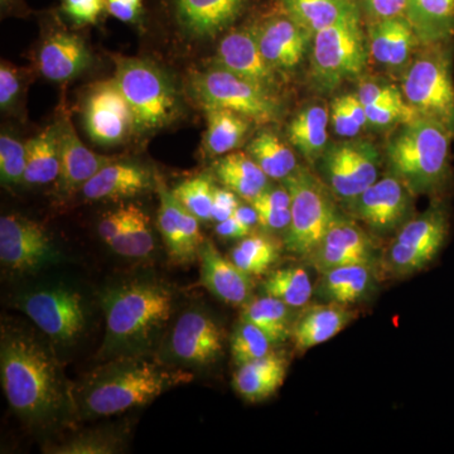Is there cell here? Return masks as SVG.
I'll return each mask as SVG.
<instances>
[{
    "mask_svg": "<svg viewBox=\"0 0 454 454\" xmlns=\"http://www.w3.org/2000/svg\"><path fill=\"white\" fill-rule=\"evenodd\" d=\"M0 378L8 404L31 426H50L71 409V389L55 354L31 331L3 325Z\"/></svg>",
    "mask_w": 454,
    "mask_h": 454,
    "instance_id": "1",
    "label": "cell"
},
{
    "mask_svg": "<svg viewBox=\"0 0 454 454\" xmlns=\"http://www.w3.org/2000/svg\"><path fill=\"white\" fill-rule=\"evenodd\" d=\"M192 379V373L149 360L146 354L113 358L71 389V409L82 419L113 417L149 404Z\"/></svg>",
    "mask_w": 454,
    "mask_h": 454,
    "instance_id": "2",
    "label": "cell"
},
{
    "mask_svg": "<svg viewBox=\"0 0 454 454\" xmlns=\"http://www.w3.org/2000/svg\"><path fill=\"white\" fill-rule=\"evenodd\" d=\"M106 336L98 358L145 355L169 321L175 295L162 282L136 279L114 286L101 298Z\"/></svg>",
    "mask_w": 454,
    "mask_h": 454,
    "instance_id": "3",
    "label": "cell"
},
{
    "mask_svg": "<svg viewBox=\"0 0 454 454\" xmlns=\"http://www.w3.org/2000/svg\"><path fill=\"white\" fill-rule=\"evenodd\" d=\"M454 134L441 122L418 115L397 125L385 145L389 173L414 196L441 197L452 186Z\"/></svg>",
    "mask_w": 454,
    "mask_h": 454,
    "instance_id": "4",
    "label": "cell"
},
{
    "mask_svg": "<svg viewBox=\"0 0 454 454\" xmlns=\"http://www.w3.org/2000/svg\"><path fill=\"white\" fill-rule=\"evenodd\" d=\"M454 43L420 46L406 66L402 91L418 115L434 119L454 134Z\"/></svg>",
    "mask_w": 454,
    "mask_h": 454,
    "instance_id": "5",
    "label": "cell"
},
{
    "mask_svg": "<svg viewBox=\"0 0 454 454\" xmlns=\"http://www.w3.org/2000/svg\"><path fill=\"white\" fill-rule=\"evenodd\" d=\"M115 79L133 113L136 133L167 127L179 114L178 92L163 70L139 57H114Z\"/></svg>",
    "mask_w": 454,
    "mask_h": 454,
    "instance_id": "6",
    "label": "cell"
},
{
    "mask_svg": "<svg viewBox=\"0 0 454 454\" xmlns=\"http://www.w3.org/2000/svg\"><path fill=\"white\" fill-rule=\"evenodd\" d=\"M366 38L357 2L333 26L317 32L310 49V73L316 88L333 92L357 79L367 65Z\"/></svg>",
    "mask_w": 454,
    "mask_h": 454,
    "instance_id": "7",
    "label": "cell"
},
{
    "mask_svg": "<svg viewBox=\"0 0 454 454\" xmlns=\"http://www.w3.org/2000/svg\"><path fill=\"white\" fill-rule=\"evenodd\" d=\"M282 182L292 199V220L284 236V247L289 253L307 259L340 212L330 188L306 167H298Z\"/></svg>",
    "mask_w": 454,
    "mask_h": 454,
    "instance_id": "8",
    "label": "cell"
},
{
    "mask_svg": "<svg viewBox=\"0 0 454 454\" xmlns=\"http://www.w3.org/2000/svg\"><path fill=\"white\" fill-rule=\"evenodd\" d=\"M450 208L438 197L426 211L400 227L384 255V265L395 277H408L429 267L446 245Z\"/></svg>",
    "mask_w": 454,
    "mask_h": 454,
    "instance_id": "9",
    "label": "cell"
},
{
    "mask_svg": "<svg viewBox=\"0 0 454 454\" xmlns=\"http://www.w3.org/2000/svg\"><path fill=\"white\" fill-rule=\"evenodd\" d=\"M192 89L205 109L231 110L255 124H269L279 121L283 115V106L276 92L216 66L197 73L192 79Z\"/></svg>",
    "mask_w": 454,
    "mask_h": 454,
    "instance_id": "10",
    "label": "cell"
},
{
    "mask_svg": "<svg viewBox=\"0 0 454 454\" xmlns=\"http://www.w3.org/2000/svg\"><path fill=\"white\" fill-rule=\"evenodd\" d=\"M17 307L55 345H74L88 327L83 297L68 286H37L23 292L17 297Z\"/></svg>",
    "mask_w": 454,
    "mask_h": 454,
    "instance_id": "11",
    "label": "cell"
},
{
    "mask_svg": "<svg viewBox=\"0 0 454 454\" xmlns=\"http://www.w3.org/2000/svg\"><path fill=\"white\" fill-rule=\"evenodd\" d=\"M380 153L367 139H345L328 145L319 158V173L334 199L348 203L375 184Z\"/></svg>",
    "mask_w": 454,
    "mask_h": 454,
    "instance_id": "12",
    "label": "cell"
},
{
    "mask_svg": "<svg viewBox=\"0 0 454 454\" xmlns=\"http://www.w3.org/2000/svg\"><path fill=\"white\" fill-rule=\"evenodd\" d=\"M61 259L50 235L40 223L22 215L0 219V262L13 273H35Z\"/></svg>",
    "mask_w": 454,
    "mask_h": 454,
    "instance_id": "13",
    "label": "cell"
},
{
    "mask_svg": "<svg viewBox=\"0 0 454 454\" xmlns=\"http://www.w3.org/2000/svg\"><path fill=\"white\" fill-rule=\"evenodd\" d=\"M225 333L207 312L200 309L184 310L178 317L167 340V356L172 364L206 367L223 356Z\"/></svg>",
    "mask_w": 454,
    "mask_h": 454,
    "instance_id": "14",
    "label": "cell"
},
{
    "mask_svg": "<svg viewBox=\"0 0 454 454\" xmlns=\"http://www.w3.org/2000/svg\"><path fill=\"white\" fill-rule=\"evenodd\" d=\"M82 119L90 139L107 148L136 134L133 113L114 77L90 88L83 98Z\"/></svg>",
    "mask_w": 454,
    "mask_h": 454,
    "instance_id": "15",
    "label": "cell"
},
{
    "mask_svg": "<svg viewBox=\"0 0 454 454\" xmlns=\"http://www.w3.org/2000/svg\"><path fill=\"white\" fill-rule=\"evenodd\" d=\"M414 197L399 178L389 173L346 205L352 217L372 231L389 234L413 217Z\"/></svg>",
    "mask_w": 454,
    "mask_h": 454,
    "instance_id": "16",
    "label": "cell"
},
{
    "mask_svg": "<svg viewBox=\"0 0 454 454\" xmlns=\"http://www.w3.org/2000/svg\"><path fill=\"white\" fill-rule=\"evenodd\" d=\"M252 26L262 55L278 74L292 73L300 67L312 49L315 35L279 8Z\"/></svg>",
    "mask_w": 454,
    "mask_h": 454,
    "instance_id": "17",
    "label": "cell"
},
{
    "mask_svg": "<svg viewBox=\"0 0 454 454\" xmlns=\"http://www.w3.org/2000/svg\"><path fill=\"white\" fill-rule=\"evenodd\" d=\"M253 0H162L173 23L188 37L207 40L231 28Z\"/></svg>",
    "mask_w": 454,
    "mask_h": 454,
    "instance_id": "18",
    "label": "cell"
},
{
    "mask_svg": "<svg viewBox=\"0 0 454 454\" xmlns=\"http://www.w3.org/2000/svg\"><path fill=\"white\" fill-rule=\"evenodd\" d=\"M56 128L61 160V169L56 181V187L59 195L67 199L77 191H82L90 178L94 177L106 164L114 162L115 158L90 151L76 133L73 119L67 110L62 109L59 113Z\"/></svg>",
    "mask_w": 454,
    "mask_h": 454,
    "instance_id": "19",
    "label": "cell"
},
{
    "mask_svg": "<svg viewBox=\"0 0 454 454\" xmlns=\"http://www.w3.org/2000/svg\"><path fill=\"white\" fill-rule=\"evenodd\" d=\"M214 66L276 94L279 89L278 73L262 55L252 25L232 29L223 35Z\"/></svg>",
    "mask_w": 454,
    "mask_h": 454,
    "instance_id": "20",
    "label": "cell"
},
{
    "mask_svg": "<svg viewBox=\"0 0 454 454\" xmlns=\"http://www.w3.org/2000/svg\"><path fill=\"white\" fill-rule=\"evenodd\" d=\"M373 258L375 247L365 230L339 214L307 260L324 273L342 265L373 262Z\"/></svg>",
    "mask_w": 454,
    "mask_h": 454,
    "instance_id": "21",
    "label": "cell"
},
{
    "mask_svg": "<svg viewBox=\"0 0 454 454\" xmlns=\"http://www.w3.org/2000/svg\"><path fill=\"white\" fill-rule=\"evenodd\" d=\"M155 184L160 195L158 230L169 256L178 264L192 262L199 258L200 247L205 241L200 220L175 199L160 179Z\"/></svg>",
    "mask_w": 454,
    "mask_h": 454,
    "instance_id": "22",
    "label": "cell"
},
{
    "mask_svg": "<svg viewBox=\"0 0 454 454\" xmlns=\"http://www.w3.org/2000/svg\"><path fill=\"white\" fill-rule=\"evenodd\" d=\"M91 52L82 35L64 28H52L38 50L37 67L44 79L67 82L88 70Z\"/></svg>",
    "mask_w": 454,
    "mask_h": 454,
    "instance_id": "23",
    "label": "cell"
},
{
    "mask_svg": "<svg viewBox=\"0 0 454 454\" xmlns=\"http://www.w3.org/2000/svg\"><path fill=\"white\" fill-rule=\"evenodd\" d=\"M201 284L230 306H245L252 297V277L245 273L231 259H227L217 250L211 240H205L200 247Z\"/></svg>",
    "mask_w": 454,
    "mask_h": 454,
    "instance_id": "24",
    "label": "cell"
},
{
    "mask_svg": "<svg viewBox=\"0 0 454 454\" xmlns=\"http://www.w3.org/2000/svg\"><path fill=\"white\" fill-rule=\"evenodd\" d=\"M153 184V175L146 167L114 160L86 182L82 193L90 201H121L142 195Z\"/></svg>",
    "mask_w": 454,
    "mask_h": 454,
    "instance_id": "25",
    "label": "cell"
},
{
    "mask_svg": "<svg viewBox=\"0 0 454 454\" xmlns=\"http://www.w3.org/2000/svg\"><path fill=\"white\" fill-rule=\"evenodd\" d=\"M369 41L370 55L376 64L394 70H405L420 47L405 16L370 22Z\"/></svg>",
    "mask_w": 454,
    "mask_h": 454,
    "instance_id": "26",
    "label": "cell"
},
{
    "mask_svg": "<svg viewBox=\"0 0 454 454\" xmlns=\"http://www.w3.org/2000/svg\"><path fill=\"white\" fill-rule=\"evenodd\" d=\"M356 312L345 304L333 303L313 306L304 310L293 324L291 339L300 351L316 348L342 333Z\"/></svg>",
    "mask_w": 454,
    "mask_h": 454,
    "instance_id": "27",
    "label": "cell"
},
{
    "mask_svg": "<svg viewBox=\"0 0 454 454\" xmlns=\"http://www.w3.org/2000/svg\"><path fill=\"white\" fill-rule=\"evenodd\" d=\"M288 360L283 355L271 354L239 366L235 372V390L247 402H264L282 387L288 372Z\"/></svg>",
    "mask_w": 454,
    "mask_h": 454,
    "instance_id": "28",
    "label": "cell"
},
{
    "mask_svg": "<svg viewBox=\"0 0 454 454\" xmlns=\"http://www.w3.org/2000/svg\"><path fill=\"white\" fill-rule=\"evenodd\" d=\"M404 16L420 46L454 43V0H406Z\"/></svg>",
    "mask_w": 454,
    "mask_h": 454,
    "instance_id": "29",
    "label": "cell"
},
{
    "mask_svg": "<svg viewBox=\"0 0 454 454\" xmlns=\"http://www.w3.org/2000/svg\"><path fill=\"white\" fill-rule=\"evenodd\" d=\"M330 122V109L321 103L303 107L289 122L286 129L289 142L312 166L327 149Z\"/></svg>",
    "mask_w": 454,
    "mask_h": 454,
    "instance_id": "30",
    "label": "cell"
},
{
    "mask_svg": "<svg viewBox=\"0 0 454 454\" xmlns=\"http://www.w3.org/2000/svg\"><path fill=\"white\" fill-rule=\"evenodd\" d=\"M321 274L318 288L322 298L345 306L365 298L375 282L373 262L342 265Z\"/></svg>",
    "mask_w": 454,
    "mask_h": 454,
    "instance_id": "31",
    "label": "cell"
},
{
    "mask_svg": "<svg viewBox=\"0 0 454 454\" xmlns=\"http://www.w3.org/2000/svg\"><path fill=\"white\" fill-rule=\"evenodd\" d=\"M214 172L223 187L247 202H252L270 186V178L243 152H231L219 157L214 164Z\"/></svg>",
    "mask_w": 454,
    "mask_h": 454,
    "instance_id": "32",
    "label": "cell"
},
{
    "mask_svg": "<svg viewBox=\"0 0 454 454\" xmlns=\"http://www.w3.org/2000/svg\"><path fill=\"white\" fill-rule=\"evenodd\" d=\"M206 110L207 130H206L203 149L208 157H223L231 153L243 145L252 121L231 112V110L208 107Z\"/></svg>",
    "mask_w": 454,
    "mask_h": 454,
    "instance_id": "33",
    "label": "cell"
},
{
    "mask_svg": "<svg viewBox=\"0 0 454 454\" xmlns=\"http://www.w3.org/2000/svg\"><path fill=\"white\" fill-rule=\"evenodd\" d=\"M25 184L42 186L57 181L61 169L59 134L56 124L46 128L26 143Z\"/></svg>",
    "mask_w": 454,
    "mask_h": 454,
    "instance_id": "34",
    "label": "cell"
},
{
    "mask_svg": "<svg viewBox=\"0 0 454 454\" xmlns=\"http://www.w3.org/2000/svg\"><path fill=\"white\" fill-rule=\"evenodd\" d=\"M247 153L270 179L284 181L297 170L294 151L271 130L260 131L247 145Z\"/></svg>",
    "mask_w": 454,
    "mask_h": 454,
    "instance_id": "35",
    "label": "cell"
},
{
    "mask_svg": "<svg viewBox=\"0 0 454 454\" xmlns=\"http://www.w3.org/2000/svg\"><path fill=\"white\" fill-rule=\"evenodd\" d=\"M278 8L312 33L333 26L356 4V0H277Z\"/></svg>",
    "mask_w": 454,
    "mask_h": 454,
    "instance_id": "36",
    "label": "cell"
},
{
    "mask_svg": "<svg viewBox=\"0 0 454 454\" xmlns=\"http://www.w3.org/2000/svg\"><path fill=\"white\" fill-rule=\"evenodd\" d=\"M289 309L291 307L282 301L265 295L245 304L243 318L259 327L277 345L291 339L294 322Z\"/></svg>",
    "mask_w": 454,
    "mask_h": 454,
    "instance_id": "37",
    "label": "cell"
},
{
    "mask_svg": "<svg viewBox=\"0 0 454 454\" xmlns=\"http://www.w3.org/2000/svg\"><path fill=\"white\" fill-rule=\"evenodd\" d=\"M110 249L125 258L142 259L154 250L151 219L139 206L127 205V219L121 235L109 245Z\"/></svg>",
    "mask_w": 454,
    "mask_h": 454,
    "instance_id": "38",
    "label": "cell"
},
{
    "mask_svg": "<svg viewBox=\"0 0 454 454\" xmlns=\"http://www.w3.org/2000/svg\"><path fill=\"white\" fill-rule=\"evenodd\" d=\"M262 291L291 309H301L312 298L313 286L303 268L288 267L273 271L262 284Z\"/></svg>",
    "mask_w": 454,
    "mask_h": 454,
    "instance_id": "39",
    "label": "cell"
},
{
    "mask_svg": "<svg viewBox=\"0 0 454 454\" xmlns=\"http://www.w3.org/2000/svg\"><path fill=\"white\" fill-rule=\"evenodd\" d=\"M279 245L268 235L250 234L231 252L232 262L250 277L262 276L279 258Z\"/></svg>",
    "mask_w": 454,
    "mask_h": 454,
    "instance_id": "40",
    "label": "cell"
},
{
    "mask_svg": "<svg viewBox=\"0 0 454 454\" xmlns=\"http://www.w3.org/2000/svg\"><path fill=\"white\" fill-rule=\"evenodd\" d=\"M124 441L112 430H92L44 450L52 454H115L121 452Z\"/></svg>",
    "mask_w": 454,
    "mask_h": 454,
    "instance_id": "41",
    "label": "cell"
},
{
    "mask_svg": "<svg viewBox=\"0 0 454 454\" xmlns=\"http://www.w3.org/2000/svg\"><path fill=\"white\" fill-rule=\"evenodd\" d=\"M214 181L210 176L201 175L184 182L170 192L187 211L200 221H211L212 203L215 192Z\"/></svg>",
    "mask_w": 454,
    "mask_h": 454,
    "instance_id": "42",
    "label": "cell"
},
{
    "mask_svg": "<svg viewBox=\"0 0 454 454\" xmlns=\"http://www.w3.org/2000/svg\"><path fill=\"white\" fill-rule=\"evenodd\" d=\"M330 118L334 133L342 139L356 138L369 125L365 106L356 94H346L333 98Z\"/></svg>",
    "mask_w": 454,
    "mask_h": 454,
    "instance_id": "43",
    "label": "cell"
},
{
    "mask_svg": "<svg viewBox=\"0 0 454 454\" xmlns=\"http://www.w3.org/2000/svg\"><path fill=\"white\" fill-rule=\"evenodd\" d=\"M273 345L259 327L243 318L231 336L232 357L238 366H241L271 354Z\"/></svg>",
    "mask_w": 454,
    "mask_h": 454,
    "instance_id": "44",
    "label": "cell"
},
{
    "mask_svg": "<svg viewBox=\"0 0 454 454\" xmlns=\"http://www.w3.org/2000/svg\"><path fill=\"white\" fill-rule=\"evenodd\" d=\"M26 162V145L3 131L0 136V178L3 186H17L25 182Z\"/></svg>",
    "mask_w": 454,
    "mask_h": 454,
    "instance_id": "45",
    "label": "cell"
},
{
    "mask_svg": "<svg viewBox=\"0 0 454 454\" xmlns=\"http://www.w3.org/2000/svg\"><path fill=\"white\" fill-rule=\"evenodd\" d=\"M59 11L76 28L97 26L107 13L106 0H59Z\"/></svg>",
    "mask_w": 454,
    "mask_h": 454,
    "instance_id": "46",
    "label": "cell"
},
{
    "mask_svg": "<svg viewBox=\"0 0 454 454\" xmlns=\"http://www.w3.org/2000/svg\"><path fill=\"white\" fill-rule=\"evenodd\" d=\"M26 91L25 73L11 64L0 65V107L2 112H14Z\"/></svg>",
    "mask_w": 454,
    "mask_h": 454,
    "instance_id": "47",
    "label": "cell"
},
{
    "mask_svg": "<svg viewBox=\"0 0 454 454\" xmlns=\"http://www.w3.org/2000/svg\"><path fill=\"white\" fill-rule=\"evenodd\" d=\"M369 125L376 128L397 127L414 119L418 114L408 103L381 104V106H365Z\"/></svg>",
    "mask_w": 454,
    "mask_h": 454,
    "instance_id": "48",
    "label": "cell"
},
{
    "mask_svg": "<svg viewBox=\"0 0 454 454\" xmlns=\"http://www.w3.org/2000/svg\"><path fill=\"white\" fill-rule=\"evenodd\" d=\"M356 95L364 106L406 103L402 89L379 80H366L361 82Z\"/></svg>",
    "mask_w": 454,
    "mask_h": 454,
    "instance_id": "49",
    "label": "cell"
},
{
    "mask_svg": "<svg viewBox=\"0 0 454 454\" xmlns=\"http://www.w3.org/2000/svg\"><path fill=\"white\" fill-rule=\"evenodd\" d=\"M107 14L128 25L142 26L145 20V0H106Z\"/></svg>",
    "mask_w": 454,
    "mask_h": 454,
    "instance_id": "50",
    "label": "cell"
},
{
    "mask_svg": "<svg viewBox=\"0 0 454 454\" xmlns=\"http://www.w3.org/2000/svg\"><path fill=\"white\" fill-rule=\"evenodd\" d=\"M370 22L404 16L406 0H358Z\"/></svg>",
    "mask_w": 454,
    "mask_h": 454,
    "instance_id": "51",
    "label": "cell"
},
{
    "mask_svg": "<svg viewBox=\"0 0 454 454\" xmlns=\"http://www.w3.org/2000/svg\"><path fill=\"white\" fill-rule=\"evenodd\" d=\"M249 203H252L255 210H286L291 208V193L284 184L279 187L269 186L262 195Z\"/></svg>",
    "mask_w": 454,
    "mask_h": 454,
    "instance_id": "52",
    "label": "cell"
},
{
    "mask_svg": "<svg viewBox=\"0 0 454 454\" xmlns=\"http://www.w3.org/2000/svg\"><path fill=\"white\" fill-rule=\"evenodd\" d=\"M238 197L229 188H215L211 221H215L217 223L234 216L236 208L240 206Z\"/></svg>",
    "mask_w": 454,
    "mask_h": 454,
    "instance_id": "53",
    "label": "cell"
},
{
    "mask_svg": "<svg viewBox=\"0 0 454 454\" xmlns=\"http://www.w3.org/2000/svg\"><path fill=\"white\" fill-rule=\"evenodd\" d=\"M125 219H127V206H122L118 210L107 212L98 223V235L107 247L121 235Z\"/></svg>",
    "mask_w": 454,
    "mask_h": 454,
    "instance_id": "54",
    "label": "cell"
},
{
    "mask_svg": "<svg viewBox=\"0 0 454 454\" xmlns=\"http://www.w3.org/2000/svg\"><path fill=\"white\" fill-rule=\"evenodd\" d=\"M259 226L269 231H286L291 223V208L286 210H256Z\"/></svg>",
    "mask_w": 454,
    "mask_h": 454,
    "instance_id": "55",
    "label": "cell"
},
{
    "mask_svg": "<svg viewBox=\"0 0 454 454\" xmlns=\"http://www.w3.org/2000/svg\"><path fill=\"white\" fill-rule=\"evenodd\" d=\"M215 231L223 239H244L252 234V229L245 226L235 216L217 223L215 226Z\"/></svg>",
    "mask_w": 454,
    "mask_h": 454,
    "instance_id": "56",
    "label": "cell"
},
{
    "mask_svg": "<svg viewBox=\"0 0 454 454\" xmlns=\"http://www.w3.org/2000/svg\"><path fill=\"white\" fill-rule=\"evenodd\" d=\"M234 216L249 229L253 230V227L259 225L258 212L253 207L252 203L250 205H241L240 203V206L236 208Z\"/></svg>",
    "mask_w": 454,
    "mask_h": 454,
    "instance_id": "57",
    "label": "cell"
},
{
    "mask_svg": "<svg viewBox=\"0 0 454 454\" xmlns=\"http://www.w3.org/2000/svg\"><path fill=\"white\" fill-rule=\"evenodd\" d=\"M3 16H25L28 9L25 0H0Z\"/></svg>",
    "mask_w": 454,
    "mask_h": 454,
    "instance_id": "58",
    "label": "cell"
}]
</instances>
